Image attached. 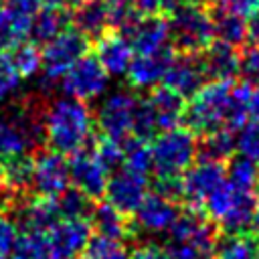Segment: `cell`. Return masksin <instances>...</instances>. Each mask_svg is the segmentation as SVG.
<instances>
[{"label": "cell", "mask_w": 259, "mask_h": 259, "mask_svg": "<svg viewBox=\"0 0 259 259\" xmlns=\"http://www.w3.org/2000/svg\"><path fill=\"white\" fill-rule=\"evenodd\" d=\"M75 30L87 38H99L107 32V10L105 0H85L75 6V12L69 16Z\"/></svg>", "instance_id": "obj_23"}, {"label": "cell", "mask_w": 259, "mask_h": 259, "mask_svg": "<svg viewBox=\"0 0 259 259\" xmlns=\"http://www.w3.org/2000/svg\"><path fill=\"white\" fill-rule=\"evenodd\" d=\"M93 235L89 219H61L49 231L51 259H79Z\"/></svg>", "instance_id": "obj_13"}, {"label": "cell", "mask_w": 259, "mask_h": 259, "mask_svg": "<svg viewBox=\"0 0 259 259\" xmlns=\"http://www.w3.org/2000/svg\"><path fill=\"white\" fill-rule=\"evenodd\" d=\"M69 4H73V6H77V4H81V2H85V0H67Z\"/></svg>", "instance_id": "obj_50"}, {"label": "cell", "mask_w": 259, "mask_h": 259, "mask_svg": "<svg viewBox=\"0 0 259 259\" xmlns=\"http://www.w3.org/2000/svg\"><path fill=\"white\" fill-rule=\"evenodd\" d=\"M239 75L251 85L259 83V47H249L239 55Z\"/></svg>", "instance_id": "obj_40"}, {"label": "cell", "mask_w": 259, "mask_h": 259, "mask_svg": "<svg viewBox=\"0 0 259 259\" xmlns=\"http://www.w3.org/2000/svg\"><path fill=\"white\" fill-rule=\"evenodd\" d=\"M93 156L97 158V162L105 168L107 174L119 170L123 166V148H121V142H115V140H109L105 136H101L97 142H91L89 144Z\"/></svg>", "instance_id": "obj_34"}, {"label": "cell", "mask_w": 259, "mask_h": 259, "mask_svg": "<svg viewBox=\"0 0 259 259\" xmlns=\"http://www.w3.org/2000/svg\"><path fill=\"white\" fill-rule=\"evenodd\" d=\"M8 61L22 79L34 77L40 71V51L34 42H22L16 49H12Z\"/></svg>", "instance_id": "obj_33"}, {"label": "cell", "mask_w": 259, "mask_h": 259, "mask_svg": "<svg viewBox=\"0 0 259 259\" xmlns=\"http://www.w3.org/2000/svg\"><path fill=\"white\" fill-rule=\"evenodd\" d=\"M0 259H6V257H4V255H0Z\"/></svg>", "instance_id": "obj_52"}, {"label": "cell", "mask_w": 259, "mask_h": 259, "mask_svg": "<svg viewBox=\"0 0 259 259\" xmlns=\"http://www.w3.org/2000/svg\"><path fill=\"white\" fill-rule=\"evenodd\" d=\"M162 81H164V87L178 93L180 97L184 99L192 97L206 83L200 55H190V53L172 55Z\"/></svg>", "instance_id": "obj_16"}, {"label": "cell", "mask_w": 259, "mask_h": 259, "mask_svg": "<svg viewBox=\"0 0 259 259\" xmlns=\"http://www.w3.org/2000/svg\"><path fill=\"white\" fill-rule=\"evenodd\" d=\"M225 164L198 160L194 162L184 174L180 176V198L184 200L186 208L200 210L206 196L225 180Z\"/></svg>", "instance_id": "obj_11"}, {"label": "cell", "mask_w": 259, "mask_h": 259, "mask_svg": "<svg viewBox=\"0 0 259 259\" xmlns=\"http://www.w3.org/2000/svg\"><path fill=\"white\" fill-rule=\"evenodd\" d=\"M20 83H22V77L16 73V69L10 65L8 57L4 61H0V103H6L10 101L18 89H20Z\"/></svg>", "instance_id": "obj_39"}, {"label": "cell", "mask_w": 259, "mask_h": 259, "mask_svg": "<svg viewBox=\"0 0 259 259\" xmlns=\"http://www.w3.org/2000/svg\"><path fill=\"white\" fill-rule=\"evenodd\" d=\"M156 134H158V125H156V119L152 115V109H150L148 101L138 99L136 107H134V119H132V138L148 142Z\"/></svg>", "instance_id": "obj_37"}, {"label": "cell", "mask_w": 259, "mask_h": 259, "mask_svg": "<svg viewBox=\"0 0 259 259\" xmlns=\"http://www.w3.org/2000/svg\"><path fill=\"white\" fill-rule=\"evenodd\" d=\"M89 225H91L93 233L99 235V237L121 241V243H125L127 239H132L130 217L121 214L119 210H115L105 200H95L93 210L89 214Z\"/></svg>", "instance_id": "obj_21"}, {"label": "cell", "mask_w": 259, "mask_h": 259, "mask_svg": "<svg viewBox=\"0 0 259 259\" xmlns=\"http://www.w3.org/2000/svg\"><path fill=\"white\" fill-rule=\"evenodd\" d=\"M10 194H12V190L8 188L6 174H4V168H2V164H0V212H4V210H6L8 200H10Z\"/></svg>", "instance_id": "obj_45"}, {"label": "cell", "mask_w": 259, "mask_h": 259, "mask_svg": "<svg viewBox=\"0 0 259 259\" xmlns=\"http://www.w3.org/2000/svg\"><path fill=\"white\" fill-rule=\"evenodd\" d=\"M235 132L227 127H219L198 142L196 150V160H208V162H229L235 156Z\"/></svg>", "instance_id": "obj_26"}, {"label": "cell", "mask_w": 259, "mask_h": 259, "mask_svg": "<svg viewBox=\"0 0 259 259\" xmlns=\"http://www.w3.org/2000/svg\"><path fill=\"white\" fill-rule=\"evenodd\" d=\"M168 28L170 38L180 53L200 55L214 40L212 30V12L204 8L202 2L184 0L178 8L170 12Z\"/></svg>", "instance_id": "obj_3"}, {"label": "cell", "mask_w": 259, "mask_h": 259, "mask_svg": "<svg viewBox=\"0 0 259 259\" xmlns=\"http://www.w3.org/2000/svg\"><path fill=\"white\" fill-rule=\"evenodd\" d=\"M233 81H208L204 83L184 105L182 123L194 136H206L219 127H225L227 107Z\"/></svg>", "instance_id": "obj_2"}, {"label": "cell", "mask_w": 259, "mask_h": 259, "mask_svg": "<svg viewBox=\"0 0 259 259\" xmlns=\"http://www.w3.org/2000/svg\"><path fill=\"white\" fill-rule=\"evenodd\" d=\"M184 0H160V8L166 10V12H172L174 8H178Z\"/></svg>", "instance_id": "obj_48"}, {"label": "cell", "mask_w": 259, "mask_h": 259, "mask_svg": "<svg viewBox=\"0 0 259 259\" xmlns=\"http://www.w3.org/2000/svg\"><path fill=\"white\" fill-rule=\"evenodd\" d=\"M107 178H109V174L97 162V158L93 156L89 146L71 154V160H69V182H71V186H75L77 190H81L83 194H87L93 200H101L103 192H105Z\"/></svg>", "instance_id": "obj_15"}, {"label": "cell", "mask_w": 259, "mask_h": 259, "mask_svg": "<svg viewBox=\"0 0 259 259\" xmlns=\"http://www.w3.org/2000/svg\"><path fill=\"white\" fill-rule=\"evenodd\" d=\"M180 210L182 208H180L178 200L166 198L156 192H148L130 217L132 239H140L144 235L156 237V235L168 233L172 223L180 214Z\"/></svg>", "instance_id": "obj_8"}, {"label": "cell", "mask_w": 259, "mask_h": 259, "mask_svg": "<svg viewBox=\"0 0 259 259\" xmlns=\"http://www.w3.org/2000/svg\"><path fill=\"white\" fill-rule=\"evenodd\" d=\"M107 10V26L115 32H125L140 12L134 6V0H105Z\"/></svg>", "instance_id": "obj_35"}, {"label": "cell", "mask_w": 259, "mask_h": 259, "mask_svg": "<svg viewBox=\"0 0 259 259\" xmlns=\"http://www.w3.org/2000/svg\"><path fill=\"white\" fill-rule=\"evenodd\" d=\"M251 233L255 237H259V184L255 188V214H253V223H251Z\"/></svg>", "instance_id": "obj_47"}, {"label": "cell", "mask_w": 259, "mask_h": 259, "mask_svg": "<svg viewBox=\"0 0 259 259\" xmlns=\"http://www.w3.org/2000/svg\"><path fill=\"white\" fill-rule=\"evenodd\" d=\"M89 38L75 28H65L53 40L45 42L40 51L42 85H53L69 71V67L87 53Z\"/></svg>", "instance_id": "obj_6"}, {"label": "cell", "mask_w": 259, "mask_h": 259, "mask_svg": "<svg viewBox=\"0 0 259 259\" xmlns=\"http://www.w3.org/2000/svg\"><path fill=\"white\" fill-rule=\"evenodd\" d=\"M223 8L237 12L241 16H251L253 12L259 10V0H219Z\"/></svg>", "instance_id": "obj_43"}, {"label": "cell", "mask_w": 259, "mask_h": 259, "mask_svg": "<svg viewBox=\"0 0 259 259\" xmlns=\"http://www.w3.org/2000/svg\"><path fill=\"white\" fill-rule=\"evenodd\" d=\"M146 101L152 109V115H154L160 132L176 127L182 121V113H184V105H186L184 97L170 91L168 87L156 85L154 89H150V95Z\"/></svg>", "instance_id": "obj_22"}, {"label": "cell", "mask_w": 259, "mask_h": 259, "mask_svg": "<svg viewBox=\"0 0 259 259\" xmlns=\"http://www.w3.org/2000/svg\"><path fill=\"white\" fill-rule=\"evenodd\" d=\"M212 259H259V237L253 233L219 235Z\"/></svg>", "instance_id": "obj_27"}, {"label": "cell", "mask_w": 259, "mask_h": 259, "mask_svg": "<svg viewBox=\"0 0 259 259\" xmlns=\"http://www.w3.org/2000/svg\"><path fill=\"white\" fill-rule=\"evenodd\" d=\"M225 176L227 182L233 184L235 188L255 192L259 184V166L243 156H233L229 160V166H225Z\"/></svg>", "instance_id": "obj_31"}, {"label": "cell", "mask_w": 259, "mask_h": 259, "mask_svg": "<svg viewBox=\"0 0 259 259\" xmlns=\"http://www.w3.org/2000/svg\"><path fill=\"white\" fill-rule=\"evenodd\" d=\"M69 160L55 150H38L32 156L30 194L38 198H55L69 186Z\"/></svg>", "instance_id": "obj_10"}, {"label": "cell", "mask_w": 259, "mask_h": 259, "mask_svg": "<svg viewBox=\"0 0 259 259\" xmlns=\"http://www.w3.org/2000/svg\"><path fill=\"white\" fill-rule=\"evenodd\" d=\"M4 59H6V53H4V51H0V61H4Z\"/></svg>", "instance_id": "obj_51"}, {"label": "cell", "mask_w": 259, "mask_h": 259, "mask_svg": "<svg viewBox=\"0 0 259 259\" xmlns=\"http://www.w3.org/2000/svg\"><path fill=\"white\" fill-rule=\"evenodd\" d=\"M172 55L174 53L170 47L156 53H136L125 73L130 85L134 89H154L156 85H160Z\"/></svg>", "instance_id": "obj_18"}, {"label": "cell", "mask_w": 259, "mask_h": 259, "mask_svg": "<svg viewBox=\"0 0 259 259\" xmlns=\"http://www.w3.org/2000/svg\"><path fill=\"white\" fill-rule=\"evenodd\" d=\"M198 140L186 127H170L154 136L150 144L152 154V172L156 176H174L180 178L196 162Z\"/></svg>", "instance_id": "obj_4"}, {"label": "cell", "mask_w": 259, "mask_h": 259, "mask_svg": "<svg viewBox=\"0 0 259 259\" xmlns=\"http://www.w3.org/2000/svg\"><path fill=\"white\" fill-rule=\"evenodd\" d=\"M69 28V14L61 6H40L32 14L30 38L34 45H45Z\"/></svg>", "instance_id": "obj_24"}, {"label": "cell", "mask_w": 259, "mask_h": 259, "mask_svg": "<svg viewBox=\"0 0 259 259\" xmlns=\"http://www.w3.org/2000/svg\"><path fill=\"white\" fill-rule=\"evenodd\" d=\"M148 186H150L148 176L132 172L121 166L119 170L109 174L103 196L105 202H109L115 210H119L125 217H132V212L148 194Z\"/></svg>", "instance_id": "obj_12"}, {"label": "cell", "mask_w": 259, "mask_h": 259, "mask_svg": "<svg viewBox=\"0 0 259 259\" xmlns=\"http://www.w3.org/2000/svg\"><path fill=\"white\" fill-rule=\"evenodd\" d=\"M123 148V168L148 176L152 172V154L150 144L138 138H127L121 142Z\"/></svg>", "instance_id": "obj_32"}, {"label": "cell", "mask_w": 259, "mask_h": 259, "mask_svg": "<svg viewBox=\"0 0 259 259\" xmlns=\"http://www.w3.org/2000/svg\"><path fill=\"white\" fill-rule=\"evenodd\" d=\"M85 253L91 255L93 259H130V249L125 247V243L105 239L95 233L91 235Z\"/></svg>", "instance_id": "obj_36"}, {"label": "cell", "mask_w": 259, "mask_h": 259, "mask_svg": "<svg viewBox=\"0 0 259 259\" xmlns=\"http://www.w3.org/2000/svg\"><path fill=\"white\" fill-rule=\"evenodd\" d=\"M45 142L42 121L30 107H16L0 119V164L32 154Z\"/></svg>", "instance_id": "obj_5"}, {"label": "cell", "mask_w": 259, "mask_h": 259, "mask_svg": "<svg viewBox=\"0 0 259 259\" xmlns=\"http://www.w3.org/2000/svg\"><path fill=\"white\" fill-rule=\"evenodd\" d=\"M53 204L59 219H89L95 200L69 184L59 196L53 198Z\"/></svg>", "instance_id": "obj_29"}, {"label": "cell", "mask_w": 259, "mask_h": 259, "mask_svg": "<svg viewBox=\"0 0 259 259\" xmlns=\"http://www.w3.org/2000/svg\"><path fill=\"white\" fill-rule=\"evenodd\" d=\"M109 85V75L101 67L95 55H83L79 57L69 71L61 77V89L67 97L79 99V101H91L99 99Z\"/></svg>", "instance_id": "obj_7"}, {"label": "cell", "mask_w": 259, "mask_h": 259, "mask_svg": "<svg viewBox=\"0 0 259 259\" xmlns=\"http://www.w3.org/2000/svg\"><path fill=\"white\" fill-rule=\"evenodd\" d=\"M247 40L253 47H259V10L249 16V22H247Z\"/></svg>", "instance_id": "obj_44"}, {"label": "cell", "mask_w": 259, "mask_h": 259, "mask_svg": "<svg viewBox=\"0 0 259 259\" xmlns=\"http://www.w3.org/2000/svg\"><path fill=\"white\" fill-rule=\"evenodd\" d=\"M36 6H63L67 0H30Z\"/></svg>", "instance_id": "obj_49"}, {"label": "cell", "mask_w": 259, "mask_h": 259, "mask_svg": "<svg viewBox=\"0 0 259 259\" xmlns=\"http://www.w3.org/2000/svg\"><path fill=\"white\" fill-rule=\"evenodd\" d=\"M2 2H4V0H0V4H2Z\"/></svg>", "instance_id": "obj_53"}, {"label": "cell", "mask_w": 259, "mask_h": 259, "mask_svg": "<svg viewBox=\"0 0 259 259\" xmlns=\"http://www.w3.org/2000/svg\"><path fill=\"white\" fill-rule=\"evenodd\" d=\"M136 95L127 89H117L105 95L97 107L95 123L101 130V136L123 142L132 138V119H134V107H136Z\"/></svg>", "instance_id": "obj_9"}, {"label": "cell", "mask_w": 259, "mask_h": 259, "mask_svg": "<svg viewBox=\"0 0 259 259\" xmlns=\"http://www.w3.org/2000/svg\"><path fill=\"white\" fill-rule=\"evenodd\" d=\"M249 115L259 121V83L251 87V99H249Z\"/></svg>", "instance_id": "obj_46"}, {"label": "cell", "mask_w": 259, "mask_h": 259, "mask_svg": "<svg viewBox=\"0 0 259 259\" xmlns=\"http://www.w3.org/2000/svg\"><path fill=\"white\" fill-rule=\"evenodd\" d=\"M235 148L239 156L259 166V121H247L235 136Z\"/></svg>", "instance_id": "obj_38"}, {"label": "cell", "mask_w": 259, "mask_h": 259, "mask_svg": "<svg viewBox=\"0 0 259 259\" xmlns=\"http://www.w3.org/2000/svg\"><path fill=\"white\" fill-rule=\"evenodd\" d=\"M40 121L45 142L63 156H71L91 144L95 119L85 101L67 95L57 97L47 105Z\"/></svg>", "instance_id": "obj_1"}, {"label": "cell", "mask_w": 259, "mask_h": 259, "mask_svg": "<svg viewBox=\"0 0 259 259\" xmlns=\"http://www.w3.org/2000/svg\"><path fill=\"white\" fill-rule=\"evenodd\" d=\"M18 237V225L8 212H0V255L8 257Z\"/></svg>", "instance_id": "obj_41"}, {"label": "cell", "mask_w": 259, "mask_h": 259, "mask_svg": "<svg viewBox=\"0 0 259 259\" xmlns=\"http://www.w3.org/2000/svg\"><path fill=\"white\" fill-rule=\"evenodd\" d=\"M200 63L210 81H233L239 75V51L219 40H212L200 53Z\"/></svg>", "instance_id": "obj_20"}, {"label": "cell", "mask_w": 259, "mask_h": 259, "mask_svg": "<svg viewBox=\"0 0 259 259\" xmlns=\"http://www.w3.org/2000/svg\"><path fill=\"white\" fill-rule=\"evenodd\" d=\"M123 34L134 53H156L166 49L170 40L168 20L160 14H140Z\"/></svg>", "instance_id": "obj_17"}, {"label": "cell", "mask_w": 259, "mask_h": 259, "mask_svg": "<svg viewBox=\"0 0 259 259\" xmlns=\"http://www.w3.org/2000/svg\"><path fill=\"white\" fill-rule=\"evenodd\" d=\"M251 83H233L231 87V97H229V107H227V119L225 127L227 130H241L249 121V99H251Z\"/></svg>", "instance_id": "obj_30"}, {"label": "cell", "mask_w": 259, "mask_h": 259, "mask_svg": "<svg viewBox=\"0 0 259 259\" xmlns=\"http://www.w3.org/2000/svg\"><path fill=\"white\" fill-rule=\"evenodd\" d=\"M36 8L30 0H6L0 4V51L10 53L26 42Z\"/></svg>", "instance_id": "obj_14"}, {"label": "cell", "mask_w": 259, "mask_h": 259, "mask_svg": "<svg viewBox=\"0 0 259 259\" xmlns=\"http://www.w3.org/2000/svg\"><path fill=\"white\" fill-rule=\"evenodd\" d=\"M10 259H51L47 231H18V237L10 251Z\"/></svg>", "instance_id": "obj_28"}, {"label": "cell", "mask_w": 259, "mask_h": 259, "mask_svg": "<svg viewBox=\"0 0 259 259\" xmlns=\"http://www.w3.org/2000/svg\"><path fill=\"white\" fill-rule=\"evenodd\" d=\"M134 49L123 32H105L97 38L95 57L109 77H123L134 59Z\"/></svg>", "instance_id": "obj_19"}, {"label": "cell", "mask_w": 259, "mask_h": 259, "mask_svg": "<svg viewBox=\"0 0 259 259\" xmlns=\"http://www.w3.org/2000/svg\"><path fill=\"white\" fill-rule=\"evenodd\" d=\"M130 259H172L164 245L152 243V241H144L142 245H138L134 251H130Z\"/></svg>", "instance_id": "obj_42"}, {"label": "cell", "mask_w": 259, "mask_h": 259, "mask_svg": "<svg viewBox=\"0 0 259 259\" xmlns=\"http://www.w3.org/2000/svg\"><path fill=\"white\" fill-rule=\"evenodd\" d=\"M212 30H214V40L231 45V47H241L247 40V20L245 16L231 12L223 6H219L212 12Z\"/></svg>", "instance_id": "obj_25"}]
</instances>
